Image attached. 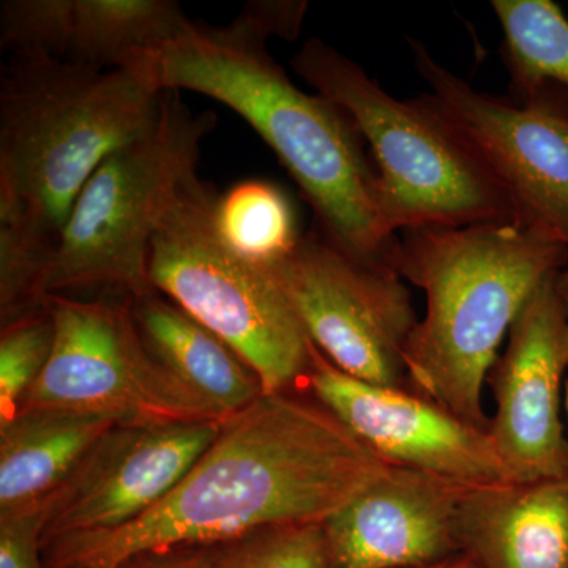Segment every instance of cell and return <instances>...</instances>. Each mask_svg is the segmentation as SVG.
Masks as SVG:
<instances>
[{"mask_svg":"<svg viewBox=\"0 0 568 568\" xmlns=\"http://www.w3.org/2000/svg\"><path fill=\"white\" fill-rule=\"evenodd\" d=\"M388 465L320 402L263 395L219 435L162 503L121 528L50 541L52 568H125L144 556L324 523Z\"/></svg>","mask_w":568,"mask_h":568,"instance_id":"obj_1","label":"cell"},{"mask_svg":"<svg viewBox=\"0 0 568 568\" xmlns=\"http://www.w3.org/2000/svg\"><path fill=\"white\" fill-rule=\"evenodd\" d=\"M265 41L241 17L226 28L190 20L126 69L153 91L203 93L241 114L298 183L317 226L358 260L392 267L398 235L381 215L364 138L338 104L294 85Z\"/></svg>","mask_w":568,"mask_h":568,"instance_id":"obj_2","label":"cell"},{"mask_svg":"<svg viewBox=\"0 0 568 568\" xmlns=\"http://www.w3.org/2000/svg\"><path fill=\"white\" fill-rule=\"evenodd\" d=\"M390 264L426 295L405 361L410 390L488 428L487 376L511 325L568 246L514 223L422 227L396 237Z\"/></svg>","mask_w":568,"mask_h":568,"instance_id":"obj_3","label":"cell"},{"mask_svg":"<svg viewBox=\"0 0 568 568\" xmlns=\"http://www.w3.org/2000/svg\"><path fill=\"white\" fill-rule=\"evenodd\" d=\"M162 95L129 69L11 54L0 73V219L54 252L85 183L152 129Z\"/></svg>","mask_w":568,"mask_h":568,"instance_id":"obj_4","label":"cell"},{"mask_svg":"<svg viewBox=\"0 0 568 568\" xmlns=\"http://www.w3.org/2000/svg\"><path fill=\"white\" fill-rule=\"evenodd\" d=\"M291 65L349 115L372 148L388 233L517 224L507 194L418 97L394 99L358 63L320 39L306 40Z\"/></svg>","mask_w":568,"mask_h":568,"instance_id":"obj_5","label":"cell"},{"mask_svg":"<svg viewBox=\"0 0 568 568\" xmlns=\"http://www.w3.org/2000/svg\"><path fill=\"white\" fill-rule=\"evenodd\" d=\"M181 92L162 95L148 133L100 163L71 209L40 283L48 295L77 287H118L132 298L153 293V235L196 174L201 142L216 115L193 114Z\"/></svg>","mask_w":568,"mask_h":568,"instance_id":"obj_6","label":"cell"},{"mask_svg":"<svg viewBox=\"0 0 568 568\" xmlns=\"http://www.w3.org/2000/svg\"><path fill=\"white\" fill-rule=\"evenodd\" d=\"M216 194L197 175L152 239L153 290L220 336L252 366L264 394L304 379L313 345L293 306L267 268L241 260L213 226Z\"/></svg>","mask_w":568,"mask_h":568,"instance_id":"obj_7","label":"cell"},{"mask_svg":"<svg viewBox=\"0 0 568 568\" xmlns=\"http://www.w3.org/2000/svg\"><path fill=\"white\" fill-rule=\"evenodd\" d=\"M429 85L418 99L507 194L519 227L568 246V92L544 82L519 99L478 92L409 39Z\"/></svg>","mask_w":568,"mask_h":568,"instance_id":"obj_8","label":"cell"},{"mask_svg":"<svg viewBox=\"0 0 568 568\" xmlns=\"http://www.w3.org/2000/svg\"><path fill=\"white\" fill-rule=\"evenodd\" d=\"M43 305L54 323V345L18 414L63 410L111 418L118 425L223 422L153 357L132 305L58 294L44 297Z\"/></svg>","mask_w":568,"mask_h":568,"instance_id":"obj_9","label":"cell"},{"mask_svg":"<svg viewBox=\"0 0 568 568\" xmlns=\"http://www.w3.org/2000/svg\"><path fill=\"white\" fill-rule=\"evenodd\" d=\"M267 271L332 365L376 386L410 390L405 355L420 320L390 265L358 260L317 226Z\"/></svg>","mask_w":568,"mask_h":568,"instance_id":"obj_10","label":"cell"},{"mask_svg":"<svg viewBox=\"0 0 568 568\" xmlns=\"http://www.w3.org/2000/svg\"><path fill=\"white\" fill-rule=\"evenodd\" d=\"M559 274L530 295L487 376L489 435L517 484L568 477V312Z\"/></svg>","mask_w":568,"mask_h":568,"instance_id":"obj_11","label":"cell"},{"mask_svg":"<svg viewBox=\"0 0 568 568\" xmlns=\"http://www.w3.org/2000/svg\"><path fill=\"white\" fill-rule=\"evenodd\" d=\"M305 383L317 402L388 466L420 470L463 487L510 481L489 429L424 395L346 375L315 346Z\"/></svg>","mask_w":568,"mask_h":568,"instance_id":"obj_12","label":"cell"},{"mask_svg":"<svg viewBox=\"0 0 568 568\" xmlns=\"http://www.w3.org/2000/svg\"><path fill=\"white\" fill-rule=\"evenodd\" d=\"M222 422L118 425L54 496L44 541L121 528L179 484L219 435Z\"/></svg>","mask_w":568,"mask_h":568,"instance_id":"obj_13","label":"cell"},{"mask_svg":"<svg viewBox=\"0 0 568 568\" xmlns=\"http://www.w3.org/2000/svg\"><path fill=\"white\" fill-rule=\"evenodd\" d=\"M467 488L388 466L323 523L331 568H416L458 555V514Z\"/></svg>","mask_w":568,"mask_h":568,"instance_id":"obj_14","label":"cell"},{"mask_svg":"<svg viewBox=\"0 0 568 568\" xmlns=\"http://www.w3.org/2000/svg\"><path fill=\"white\" fill-rule=\"evenodd\" d=\"M173 0H6L0 48L91 69H126L189 22Z\"/></svg>","mask_w":568,"mask_h":568,"instance_id":"obj_15","label":"cell"},{"mask_svg":"<svg viewBox=\"0 0 568 568\" xmlns=\"http://www.w3.org/2000/svg\"><path fill=\"white\" fill-rule=\"evenodd\" d=\"M458 540L478 568H568V477L467 488Z\"/></svg>","mask_w":568,"mask_h":568,"instance_id":"obj_16","label":"cell"},{"mask_svg":"<svg viewBox=\"0 0 568 568\" xmlns=\"http://www.w3.org/2000/svg\"><path fill=\"white\" fill-rule=\"evenodd\" d=\"M132 312L153 357L223 420L265 395L252 366L173 302L153 291L133 298Z\"/></svg>","mask_w":568,"mask_h":568,"instance_id":"obj_17","label":"cell"},{"mask_svg":"<svg viewBox=\"0 0 568 568\" xmlns=\"http://www.w3.org/2000/svg\"><path fill=\"white\" fill-rule=\"evenodd\" d=\"M114 426L63 410H26L0 426V511L50 499Z\"/></svg>","mask_w":568,"mask_h":568,"instance_id":"obj_18","label":"cell"},{"mask_svg":"<svg viewBox=\"0 0 568 568\" xmlns=\"http://www.w3.org/2000/svg\"><path fill=\"white\" fill-rule=\"evenodd\" d=\"M504 31L503 59L510 99L544 82L568 92V18L552 0H493Z\"/></svg>","mask_w":568,"mask_h":568,"instance_id":"obj_19","label":"cell"},{"mask_svg":"<svg viewBox=\"0 0 568 568\" xmlns=\"http://www.w3.org/2000/svg\"><path fill=\"white\" fill-rule=\"evenodd\" d=\"M213 226L227 250L263 268L290 256L302 237L286 194L265 181L235 183L216 197Z\"/></svg>","mask_w":568,"mask_h":568,"instance_id":"obj_20","label":"cell"},{"mask_svg":"<svg viewBox=\"0 0 568 568\" xmlns=\"http://www.w3.org/2000/svg\"><path fill=\"white\" fill-rule=\"evenodd\" d=\"M54 323L47 306L3 325L0 336V426L17 417L50 361Z\"/></svg>","mask_w":568,"mask_h":568,"instance_id":"obj_21","label":"cell"},{"mask_svg":"<svg viewBox=\"0 0 568 568\" xmlns=\"http://www.w3.org/2000/svg\"><path fill=\"white\" fill-rule=\"evenodd\" d=\"M213 568H331L323 523L265 528L230 541Z\"/></svg>","mask_w":568,"mask_h":568,"instance_id":"obj_22","label":"cell"},{"mask_svg":"<svg viewBox=\"0 0 568 568\" xmlns=\"http://www.w3.org/2000/svg\"><path fill=\"white\" fill-rule=\"evenodd\" d=\"M52 496L41 503L0 511V568H43L40 549Z\"/></svg>","mask_w":568,"mask_h":568,"instance_id":"obj_23","label":"cell"},{"mask_svg":"<svg viewBox=\"0 0 568 568\" xmlns=\"http://www.w3.org/2000/svg\"><path fill=\"white\" fill-rule=\"evenodd\" d=\"M306 2L295 0H256L246 3L244 11L239 17L264 37H280V39L294 40L301 33Z\"/></svg>","mask_w":568,"mask_h":568,"instance_id":"obj_24","label":"cell"},{"mask_svg":"<svg viewBox=\"0 0 568 568\" xmlns=\"http://www.w3.org/2000/svg\"><path fill=\"white\" fill-rule=\"evenodd\" d=\"M138 568H213V558L205 552L185 556H171L170 552H163V555H153Z\"/></svg>","mask_w":568,"mask_h":568,"instance_id":"obj_25","label":"cell"},{"mask_svg":"<svg viewBox=\"0 0 568 568\" xmlns=\"http://www.w3.org/2000/svg\"><path fill=\"white\" fill-rule=\"evenodd\" d=\"M416 568H478L466 552H458V555L450 556V558L439 560V562L429 564V566H422Z\"/></svg>","mask_w":568,"mask_h":568,"instance_id":"obj_26","label":"cell"},{"mask_svg":"<svg viewBox=\"0 0 568 568\" xmlns=\"http://www.w3.org/2000/svg\"><path fill=\"white\" fill-rule=\"evenodd\" d=\"M559 291L560 295H562L564 302H566L567 312H568V267L564 268L559 274ZM566 420H567V429H568V379L566 386Z\"/></svg>","mask_w":568,"mask_h":568,"instance_id":"obj_27","label":"cell"}]
</instances>
